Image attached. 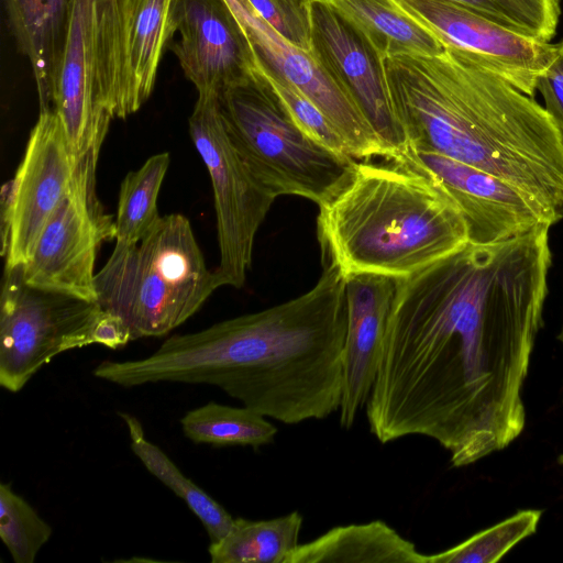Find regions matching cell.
I'll return each instance as SVG.
<instances>
[{"mask_svg": "<svg viewBox=\"0 0 563 563\" xmlns=\"http://www.w3.org/2000/svg\"><path fill=\"white\" fill-rule=\"evenodd\" d=\"M551 262L549 228L538 227L494 244L467 242L396 279L366 401L380 443L427 437L463 467L521 434Z\"/></svg>", "mask_w": 563, "mask_h": 563, "instance_id": "cell-1", "label": "cell"}, {"mask_svg": "<svg viewBox=\"0 0 563 563\" xmlns=\"http://www.w3.org/2000/svg\"><path fill=\"white\" fill-rule=\"evenodd\" d=\"M346 321L345 277L323 264L296 298L173 335L141 360L104 361L93 375L122 387L208 384L282 423L324 419L341 405Z\"/></svg>", "mask_w": 563, "mask_h": 563, "instance_id": "cell-2", "label": "cell"}, {"mask_svg": "<svg viewBox=\"0 0 563 563\" xmlns=\"http://www.w3.org/2000/svg\"><path fill=\"white\" fill-rule=\"evenodd\" d=\"M384 68L408 148L487 172L563 219V134L544 107L448 46Z\"/></svg>", "mask_w": 563, "mask_h": 563, "instance_id": "cell-3", "label": "cell"}, {"mask_svg": "<svg viewBox=\"0 0 563 563\" xmlns=\"http://www.w3.org/2000/svg\"><path fill=\"white\" fill-rule=\"evenodd\" d=\"M317 238L322 262L344 277L413 275L467 242L464 219L450 197L426 176L388 162H355L319 205Z\"/></svg>", "mask_w": 563, "mask_h": 563, "instance_id": "cell-4", "label": "cell"}, {"mask_svg": "<svg viewBox=\"0 0 563 563\" xmlns=\"http://www.w3.org/2000/svg\"><path fill=\"white\" fill-rule=\"evenodd\" d=\"M221 287L189 220L161 217L137 243H115L96 274L97 301L129 327L132 340L163 336L194 316Z\"/></svg>", "mask_w": 563, "mask_h": 563, "instance_id": "cell-5", "label": "cell"}, {"mask_svg": "<svg viewBox=\"0 0 563 563\" xmlns=\"http://www.w3.org/2000/svg\"><path fill=\"white\" fill-rule=\"evenodd\" d=\"M130 0H73L49 108L79 163L121 119Z\"/></svg>", "mask_w": 563, "mask_h": 563, "instance_id": "cell-6", "label": "cell"}, {"mask_svg": "<svg viewBox=\"0 0 563 563\" xmlns=\"http://www.w3.org/2000/svg\"><path fill=\"white\" fill-rule=\"evenodd\" d=\"M218 101L234 146L276 198L295 195L319 206L339 190L356 162L308 136L260 65Z\"/></svg>", "mask_w": 563, "mask_h": 563, "instance_id": "cell-7", "label": "cell"}, {"mask_svg": "<svg viewBox=\"0 0 563 563\" xmlns=\"http://www.w3.org/2000/svg\"><path fill=\"white\" fill-rule=\"evenodd\" d=\"M98 301L27 284L4 267L0 299V385L20 391L56 355L93 344Z\"/></svg>", "mask_w": 563, "mask_h": 563, "instance_id": "cell-8", "label": "cell"}, {"mask_svg": "<svg viewBox=\"0 0 563 563\" xmlns=\"http://www.w3.org/2000/svg\"><path fill=\"white\" fill-rule=\"evenodd\" d=\"M189 133L212 184L220 252L214 273L220 286L240 288L252 264L255 235L276 197L231 141L217 95H198Z\"/></svg>", "mask_w": 563, "mask_h": 563, "instance_id": "cell-9", "label": "cell"}, {"mask_svg": "<svg viewBox=\"0 0 563 563\" xmlns=\"http://www.w3.org/2000/svg\"><path fill=\"white\" fill-rule=\"evenodd\" d=\"M97 163L95 157L78 163L66 195L20 265L27 284L97 301V252L115 236L114 221L97 198Z\"/></svg>", "mask_w": 563, "mask_h": 563, "instance_id": "cell-10", "label": "cell"}, {"mask_svg": "<svg viewBox=\"0 0 563 563\" xmlns=\"http://www.w3.org/2000/svg\"><path fill=\"white\" fill-rule=\"evenodd\" d=\"M64 129L52 110L40 111L24 156L2 190L1 238L4 267L24 264L77 168Z\"/></svg>", "mask_w": 563, "mask_h": 563, "instance_id": "cell-11", "label": "cell"}, {"mask_svg": "<svg viewBox=\"0 0 563 563\" xmlns=\"http://www.w3.org/2000/svg\"><path fill=\"white\" fill-rule=\"evenodd\" d=\"M438 185L460 210L470 243H498L534 228L556 224L534 199L514 185L445 155L409 147L391 162Z\"/></svg>", "mask_w": 563, "mask_h": 563, "instance_id": "cell-12", "label": "cell"}, {"mask_svg": "<svg viewBox=\"0 0 563 563\" xmlns=\"http://www.w3.org/2000/svg\"><path fill=\"white\" fill-rule=\"evenodd\" d=\"M311 52L355 103L395 162L408 150L384 60L341 14L319 0L310 1Z\"/></svg>", "mask_w": 563, "mask_h": 563, "instance_id": "cell-13", "label": "cell"}, {"mask_svg": "<svg viewBox=\"0 0 563 563\" xmlns=\"http://www.w3.org/2000/svg\"><path fill=\"white\" fill-rule=\"evenodd\" d=\"M432 32L529 97L553 59L556 45L510 31L450 0H394Z\"/></svg>", "mask_w": 563, "mask_h": 563, "instance_id": "cell-14", "label": "cell"}, {"mask_svg": "<svg viewBox=\"0 0 563 563\" xmlns=\"http://www.w3.org/2000/svg\"><path fill=\"white\" fill-rule=\"evenodd\" d=\"M227 1L241 21L261 68L287 80L313 101L343 136L353 158L389 159L373 128L312 52L287 42L244 0Z\"/></svg>", "mask_w": 563, "mask_h": 563, "instance_id": "cell-15", "label": "cell"}, {"mask_svg": "<svg viewBox=\"0 0 563 563\" xmlns=\"http://www.w3.org/2000/svg\"><path fill=\"white\" fill-rule=\"evenodd\" d=\"M179 40L170 45L198 95H217L257 67L246 32L227 0H179Z\"/></svg>", "mask_w": 563, "mask_h": 563, "instance_id": "cell-16", "label": "cell"}, {"mask_svg": "<svg viewBox=\"0 0 563 563\" xmlns=\"http://www.w3.org/2000/svg\"><path fill=\"white\" fill-rule=\"evenodd\" d=\"M396 279L377 274L345 277L346 334L340 424L350 429L372 391L383 349Z\"/></svg>", "mask_w": 563, "mask_h": 563, "instance_id": "cell-17", "label": "cell"}, {"mask_svg": "<svg viewBox=\"0 0 563 563\" xmlns=\"http://www.w3.org/2000/svg\"><path fill=\"white\" fill-rule=\"evenodd\" d=\"M179 0H130L121 119L150 98L164 49L177 31Z\"/></svg>", "mask_w": 563, "mask_h": 563, "instance_id": "cell-18", "label": "cell"}, {"mask_svg": "<svg viewBox=\"0 0 563 563\" xmlns=\"http://www.w3.org/2000/svg\"><path fill=\"white\" fill-rule=\"evenodd\" d=\"M73 0H3L8 29L31 65L40 111L51 92L68 30Z\"/></svg>", "mask_w": 563, "mask_h": 563, "instance_id": "cell-19", "label": "cell"}, {"mask_svg": "<svg viewBox=\"0 0 563 563\" xmlns=\"http://www.w3.org/2000/svg\"><path fill=\"white\" fill-rule=\"evenodd\" d=\"M428 555L382 520L339 526L298 544L284 563H427Z\"/></svg>", "mask_w": 563, "mask_h": 563, "instance_id": "cell-20", "label": "cell"}, {"mask_svg": "<svg viewBox=\"0 0 563 563\" xmlns=\"http://www.w3.org/2000/svg\"><path fill=\"white\" fill-rule=\"evenodd\" d=\"M341 14L383 58L398 55L434 56L443 43L394 0H319Z\"/></svg>", "mask_w": 563, "mask_h": 563, "instance_id": "cell-21", "label": "cell"}, {"mask_svg": "<svg viewBox=\"0 0 563 563\" xmlns=\"http://www.w3.org/2000/svg\"><path fill=\"white\" fill-rule=\"evenodd\" d=\"M302 517L298 511L268 520L234 519L229 532L210 543L212 563H284L298 545Z\"/></svg>", "mask_w": 563, "mask_h": 563, "instance_id": "cell-22", "label": "cell"}, {"mask_svg": "<svg viewBox=\"0 0 563 563\" xmlns=\"http://www.w3.org/2000/svg\"><path fill=\"white\" fill-rule=\"evenodd\" d=\"M126 423L131 449L146 470L180 497L203 525L210 543L221 540L234 518L205 490L186 477L172 460L144 434L141 422L130 413H119Z\"/></svg>", "mask_w": 563, "mask_h": 563, "instance_id": "cell-23", "label": "cell"}, {"mask_svg": "<svg viewBox=\"0 0 563 563\" xmlns=\"http://www.w3.org/2000/svg\"><path fill=\"white\" fill-rule=\"evenodd\" d=\"M180 424L184 434L192 442L217 446L258 448L272 443L277 434V428L256 411L213 401L188 411Z\"/></svg>", "mask_w": 563, "mask_h": 563, "instance_id": "cell-24", "label": "cell"}, {"mask_svg": "<svg viewBox=\"0 0 563 563\" xmlns=\"http://www.w3.org/2000/svg\"><path fill=\"white\" fill-rule=\"evenodd\" d=\"M168 166L169 154L159 153L124 177L114 221L115 243L135 244L156 225L158 194Z\"/></svg>", "mask_w": 563, "mask_h": 563, "instance_id": "cell-25", "label": "cell"}, {"mask_svg": "<svg viewBox=\"0 0 563 563\" xmlns=\"http://www.w3.org/2000/svg\"><path fill=\"white\" fill-rule=\"evenodd\" d=\"M542 510L525 509L484 529L463 542L439 553L429 554L427 563H494L532 536Z\"/></svg>", "mask_w": 563, "mask_h": 563, "instance_id": "cell-26", "label": "cell"}, {"mask_svg": "<svg viewBox=\"0 0 563 563\" xmlns=\"http://www.w3.org/2000/svg\"><path fill=\"white\" fill-rule=\"evenodd\" d=\"M523 36L549 42L561 15L560 0H450Z\"/></svg>", "mask_w": 563, "mask_h": 563, "instance_id": "cell-27", "label": "cell"}, {"mask_svg": "<svg viewBox=\"0 0 563 563\" xmlns=\"http://www.w3.org/2000/svg\"><path fill=\"white\" fill-rule=\"evenodd\" d=\"M52 527L9 484L0 485V538L15 563H33Z\"/></svg>", "mask_w": 563, "mask_h": 563, "instance_id": "cell-28", "label": "cell"}, {"mask_svg": "<svg viewBox=\"0 0 563 563\" xmlns=\"http://www.w3.org/2000/svg\"><path fill=\"white\" fill-rule=\"evenodd\" d=\"M264 73L292 119L308 136L339 154L352 157L343 136L313 101L287 80Z\"/></svg>", "mask_w": 563, "mask_h": 563, "instance_id": "cell-29", "label": "cell"}, {"mask_svg": "<svg viewBox=\"0 0 563 563\" xmlns=\"http://www.w3.org/2000/svg\"><path fill=\"white\" fill-rule=\"evenodd\" d=\"M251 9L294 46L311 52V0H244Z\"/></svg>", "mask_w": 563, "mask_h": 563, "instance_id": "cell-30", "label": "cell"}, {"mask_svg": "<svg viewBox=\"0 0 563 563\" xmlns=\"http://www.w3.org/2000/svg\"><path fill=\"white\" fill-rule=\"evenodd\" d=\"M536 89L541 93L545 110L563 134V41L549 66L537 79Z\"/></svg>", "mask_w": 563, "mask_h": 563, "instance_id": "cell-31", "label": "cell"}, {"mask_svg": "<svg viewBox=\"0 0 563 563\" xmlns=\"http://www.w3.org/2000/svg\"><path fill=\"white\" fill-rule=\"evenodd\" d=\"M93 344L117 350L132 340L128 324L118 316L104 311L98 318L92 331Z\"/></svg>", "mask_w": 563, "mask_h": 563, "instance_id": "cell-32", "label": "cell"}, {"mask_svg": "<svg viewBox=\"0 0 563 563\" xmlns=\"http://www.w3.org/2000/svg\"><path fill=\"white\" fill-rule=\"evenodd\" d=\"M560 339H561V341H562V343H563V328H562V332H561V334H560Z\"/></svg>", "mask_w": 563, "mask_h": 563, "instance_id": "cell-33", "label": "cell"}, {"mask_svg": "<svg viewBox=\"0 0 563 563\" xmlns=\"http://www.w3.org/2000/svg\"><path fill=\"white\" fill-rule=\"evenodd\" d=\"M560 462L563 464V455L560 457Z\"/></svg>", "mask_w": 563, "mask_h": 563, "instance_id": "cell-34", "label": "cell"}]
</instances>
